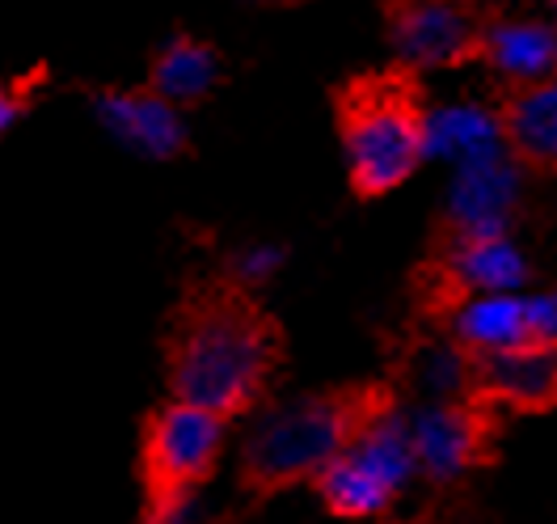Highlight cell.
I'll list each match as a JSON object with an SVG mask.
<instances>
[{
    "label": "cell",
    "mask_w": 557,
    "mask_h": 524,
    "mask_svg": "<svg viewBox=\"0 0 557 524\" xmlns=\"http://www.w3.org/2000/svg\"><path fill=\"white\" fill-rule=\"evenodd\" d=\"M334 123L347 157L350 191L381 199L410 182L431 148L426 94L414 69L388 64L347 76L334 89Z\"/></svg>",
    "instance_id": "cell-2"
},
{
    "label": "cell",
    "mask_w": 557,
    "mask_h": 524,
    "mask_svg": "<svg viewBox=\"0 0 557 524\" xmlns=\"http://www.w3.org/2000/svg\"><path fill=\"white\" fill-rule=\"evenodd\" d=\"M249 4H262V9H292V4H305V0H249Z\"/></svg>",
    "instance_id": "cell-15"
},
{
    "label": "cell",
    "mask_w": 557,
    "mask_h": 524,
    "mask_svg": "<svg viewBox=\"0 0 557 524\" xmlns=\"http://www.w3.org/2000/svg\"><path fill=\"white\" fill-rule=\"evenodd\" d=\"M482 60L503 81H541L557 76V31L541 22L494 17L482 42Z\"/></svg>",
    "instance_id": "cell-13"
},
{
    "label": "cell",
    "mask_w": 557,
    "mask_h": 524,
    "mask_svg": "<svg viewBox=\"0 0 557 524\" xmlns=\"http://www.w3.org/2000/svg\"><path fill=\"white\" fill-rule=\"evenodd\" d=\"M228 444V423L211 411L165 402L157 406L144 431H139V483L144 503H174V499H199L215 474Z\"/></svg>",
    "instance_id": "cell-4"
},
{
    "label": "cell",
    "mask_w": 557,
    "mask_h": 524,
    "mask_svg": "<svg viewBox=\"0 0 557 524\" xmlns=\"http://www.w3.org/2000/svg\"><path fill=\"white\" fill-rule=\"evenodd\" d=\"M283 368V330L253 288L208 276L182 288L165 326L170 398L224 423L253 415Z\"/></svg>",
    "instance_id": "cell-1"
},
{
    "label": "cell",
    "mask_w": 557,
    "mask_h": 524,
    "mask_svg": "<svg viewBox=\"0 0 557 524\" xmlns=\"http://www.w3.org/2000/svg\"><path fill=\"white\" fill-rule=\"evenodd\" d=\"M220 76H224V64H220V51L211 47L208 38L174 35L152 51L144 85L157 98H165L170 106L186 110V106L208 102L211 94H215V85H220Z\"/></svg>",
    "instance_id": "cell-11"
},
{
    "label": "cell",
    "mask_w": 557,
    "mask_h": 524,
    "mask_svg": "<svg viewBox=\"0 0 557 524\" xmlns=\"http://www.w3.org/2000/svg\"><path fill=\"white\" fill-rule=\"evenodd\" d=\"M406 423L418 474H426L431 483H456L490 456V415L473 398L431 402L406 415Z\"/></svg>",
    "instance_id": "cell-7"
},
{
    "label": "cell",
    "mask_w": 557,
    "mask_h": 524,
    "mask_svg": "<svg viewBox=\"0 0 557 524\" xmlns=\"http://www.w3.org/2000/svg\"><path fill=\"white\" fill-rule=\"evenodd\" d=\"M473 402L498 411H554L557 406V343H523L473 360Z\"/></svg>",
    "instance_id": "cell-9"
},
{
    "label": "cell",
    "mask_w": 557,
    "mask_h": 524,
    "mask_svg": "<svg viewBox=\"0 0 557 524\" xmlns=\"http://www.w3.org/2000/svg\"><path fill=\"white\" fill-rule=\"evenodd\" d=\"M313 490L338 521H376L401 495V487L384 474L381 465H372L355 444H347L317 474Z\"/></svg>",
    "instance_id": "cell-10"
},
{
    "label": "cell",
    "mask_w": 557,
    "mask_h": 524,
    "mask_svg": "<svg viewBox=\"0 0 557 524\" xmlns=\"http://www.w3.org/2000/svg\"><path fill=\"white\" fill-rule=\"evenodd\" d=\"M381 13L397 64L414 72L478 64L494 22L486 0H381Z\"/></svg>",
    "instance_id": "cell-5"
},
{
    "label": "cell",
    "mask_w": 557,
    "mask_h": 524,
    "mask_svg": "<svg viewBox=\"0 0 557 524\" xmlns=\"http://www.w3.org/2000/svg\"><path fill=\"white\" fill-rule=\"evenodd\" d=\"M393 406V393L376 385H347L305 393L262 411L242 444V483L253 495L313 483L317 474L355 440L376 411Z\"/></svg>",
    "instance_id": "cell-3"
},
{
    "label": "cell",
    "mask_w": 557,
    "mask_h": 524,
    "mask_svg": "<svg viewBox=\"0 0 557 524\" xmlns=\"http://www.w3.org/2000/svg\"><path fill=\"white\" fill-rule=\"evenodd\" d=\"M47 81H51V72L42 69V64L30 72L0 76V141H4L9 132H17V127L35 114V106L42 102V94H47Z\"/></svg>",
    "instance_id": "cell-14"
},
{
    "label": "cell",
    "mask_w": 557,
    "mask_h": 524,
    "mask_svg": "<svg viewBox=\"0 0 557 524\" xmlns=\"http://www.w3.org/2000/svg\"><path fill=\"white\" fill-rule=\"evenodd\" d=\"M494 136L541 174H557V76L503 81L494 94Z\"/></svg>",
    "instance_id": "cell-8"
},
{
    "label": "cell",
    "mask_w": 557,
    "mask_h": 524,
    "mask_svg": "<svg viewBox=\"0 0 557 524\" xmlns=\"http://www.w3.org/2000/svg\"><path fill=\"white\" fill-rule=\"evenodd\" d=\"M89 110L106 136L136 157L177 161L190 153V127L182 110L157 98L148 85H98L89 89Z\"/></svg>",
    "instance_id": "cell-6"
},
{
    "label": "cell",
    "mask_w": 557,
    "mask_h": 524,
    "mask_svg": "<svg viewBox=\"0 0 557 524\" xmlns=\"http://www.w3.org/2000/svg\"><path fill=\"white\" fill-rule=\"evenodd\" d=\"M453 339L469 360H486L498 351H511L532 343L528 339V309L523 296L516 292H498V296H469L465 305H456L453 314Z\"/></svg>",
    "instance_id": "cell-12"
}]
</instances>
